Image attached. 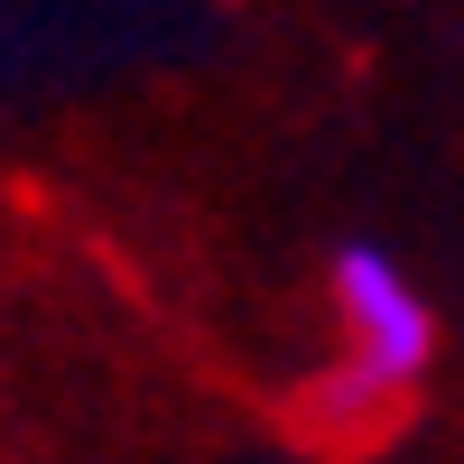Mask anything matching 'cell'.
<instances>
[{"mask_svg":"<svg viewBox=\"0 0 464 464\" xmlns=\"http://www.w3.org/2000/svg\"><path fill=\"white\" fill-rule=\"evenodd\" d=\"M334 297V362L306 381V428L325 437H372L418 400V381L437 362V306L409 279L400 251L381 242H334L325 260Z\"/></svg>","mask_w":464,"mask_h":464,"instance_id":"6da1fadb","label":"cell"}]
</instances>
